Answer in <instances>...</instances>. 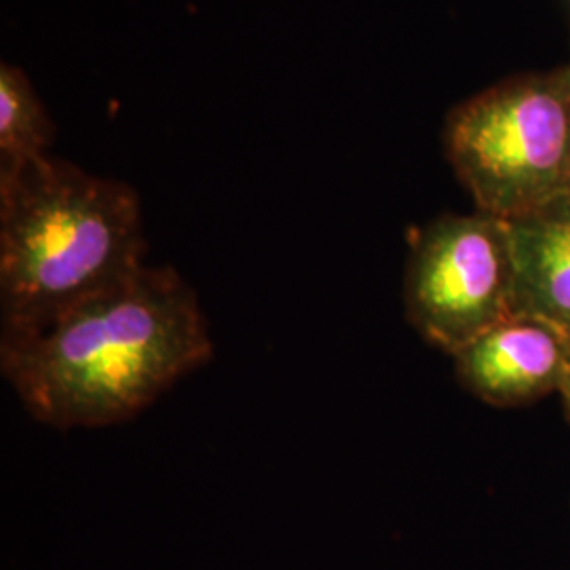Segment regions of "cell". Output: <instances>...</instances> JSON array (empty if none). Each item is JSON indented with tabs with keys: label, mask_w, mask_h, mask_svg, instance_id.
Returning <instances> with one entry per match:
<instances>
[{
	"label": "cell",
	"mask_w": 570,
	"mask_h": 570,
	"mask_svg": "<svg viewBox=\"0 0 570 570\" xmlns=\"http://www.w3.org/2000/svg\"><path fill=\"white\" fill-rule=\"evenodd\" d=\"M212 355L197 292L171 266L144 265L47 326L0 336L4 379L58 429L129 421Z\"/></svg>",
	"instance_id": "1"
},
{
	"label": "cell",
	"mask_w": 570,
	"mask_h": 570,
	"mask_svg": "<svg viewBox=\"0 0 570 570\" xmlns=\"http://www.w3.org/2000/svg\"><path fill=\"white\" fill-rule=\"evenodd\" d=\"M129 184L42 157L0 178L2 332L47 326L144 266Z\"/></svg>",
	"instance_id": "2"
},
{
	"label": "cell",
	"mask_w": 570,
	"mask_h": 570,
	"mask_svg": "<svg viewBox=\"0 0 570 570\" xmlns=\"http://www.w3.org/2000/svg\"><path fill=\"white\" fill-rule=\"evenodd\" d=\"M444 142L480 212L510 220L570 190V63L459 104Z\"/></svg>",
	"instance_id": "3"
},
{
	"label": "cell",
	"mask_w": 570,
	"mask_h": 570,
	"mask_svg": "<svg viewBox=\"0 0 570 570\" xmlns=\"http://www.w3.org/2000/svg\"><path fill=\"white\" fill-rule=\"evenodd\" d=\"M510 225L487 212L444 214L410 239V324L450 357L513 313Z\"/></svg>",
	"instance_id": "4"
},
{
	"label": "cell",
	"mask_w": 570,
	"mask_h": 570,
	"mask_svg": "<svg viewBox=\"0 0 570 570\" xmlns=\"http://www.w3.org/2000/svg\"><path fill=\"white\" fill-rule=\"evenodd\" d=\"M570 334L550 320L511 313L452 355L471 395L490 406L529 404L558 391L569 360Z\"/></svg>",
	"instance_id": "5"
},
{
	"label": "cell",
	"mask_w": 570,
	"mask_h": 570,
	"mask_svg": "<svg viewBox=\"0 0 570 570\" xmlns=\"http://www.w3.org/2000/svg\"><path fill=\"white\" fill-rule=\"evenodd\" d=\"M508 225L515 263L513 313L539 315L570 334V190Z\"/></svg>",
	"instance_id": "6"
},
{
	"label": "cell",
	"mask_w": 570,
	"mask_h": 570,
	"mask_svg": "<svg viewBox=\"0 0 570 570\" xmlns=\"http://www.w3.org/2000/svg\"><path fill=\"white\" fill-rule=\"evenodd\" d=\"M56 138L35 85L18 66H0V178L47 157Z\"/></svg>",
	"instance_id": "7"
},
{
	"label": "cell",
	"mask_w": 570,
	"mask_h": 570,
	"mask_svg": "<svg viewBox=\"0 0 570 570\" xmlns=\"http://www.w3.org/2000/svg\"><path fill=\"white\" fill-rule=\"evenodd\" d=\"M558 393H560V395H562V400H564V406H567V416L570 419V351L569 360H567V367H564V376H562V383H560Z\"/></svg>",
	"instance_id": "8"
}]
</instances>
